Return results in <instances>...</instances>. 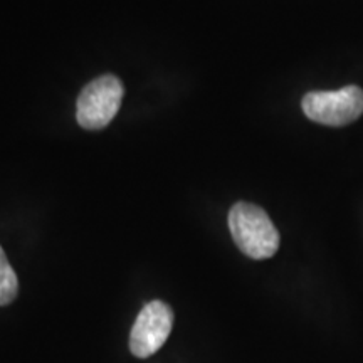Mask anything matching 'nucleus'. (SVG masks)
Masks as SVG:
<instances>
[{
    "mask_svg": "<svg viewBox=\"0 0 363 363\" xmlns=\"http://www.w3.org/2000/svg\"><path fill=\"white\" fill-rule=\"evenodd\" d=\"M229 229L240 251L251 259H267L279 249V233L261 207L239 202L229 212Z\"/></svg>",
    "mask_w": 363,
    "mask_h": 363,
    "instance_id": "f257e3e1",
    "label": "nucleus"
},
{
    "mask_svg": "<svg viewBox=\"0 0 363 363\" xmlns=\"http://www.w3.org/2000/svg\"><path fill=\"white\" fill-rule=\"evenodd\" d=\"M123 99V84L116 76L104 74L84 86L78 98L76 118L84 130H101L111 123Z\"/></svg>",
    "mask_w": 363,
    "mask_h": 363,
    "instance_id": "f03ea898",
    "label": "nucleus"
},
{
    "mask_svg": "<svg viewBox=\"0 0 363 363\" xmlns=\"http://www.w3.org/2000/svg\"><path fill=\"white\" fill-rule=\"evenodd\" d=\"M303 111L310 120L326 126H345L363 115V91L347 86L338 91H313L303 98Z\"/></svg>",
    "mask_w": 363,
    "mask_h": 363,
    "instance_id": "7ed1b4c3",
    "label": "nucleus"
},
{
    "mask_svg": "<svg viewBox=\"0 0 363 363\" xmlns=\"http://www.w3.org/2000/svg\"><path fill=\"white\" fill-rule=\"evenodd\" d=\"M174 326L172 308L163 301H150L136 316L130 333V350L135 357L148 358L170 337Z\"/></svg>",
    "mask_w": 363,
    "mask_h": 363,
    "instance_id": "20e7f679",
    "label": "nucleus"
},
{
    "mask_svg": "<svg viewBox=\"0 0 363 363\" xmlns=\"http://www.w3.org/2000/svg\"><path fill=\"white\" fill-rule=\"evenodd\" d=\"M17 293H19V279L9 262L6 252L0 247V306L12 303Z\"/></svg>",
    "mask_w": 363,
    "mask_h": 363,
    "instance_id": "39448f33",
    "label": "nucleus"
}]
</instances>
